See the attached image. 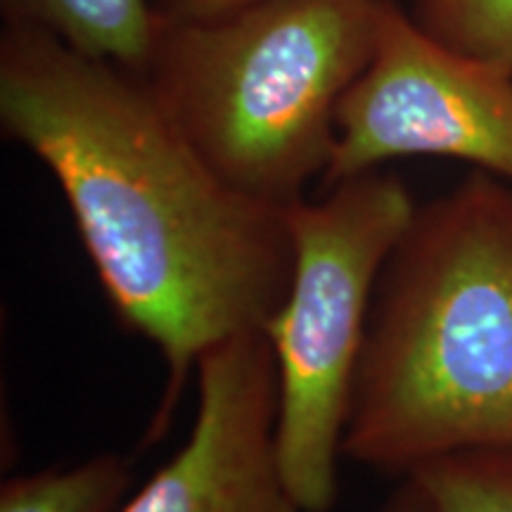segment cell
<instances>
[{
    "mask_svg": "<svg viewBox=\"0 0 512 512\" xmlns=\"http://www.w3.org/2000/svg\"><path fill=\"white\" fill-rule=\"evenodd\" d=\"M197 387L188 439L119 512H306L278 465V370L266 332L209 349Z\"/></svg>",
    "mask_w": 512,
    "mask_h": 512,
    "instance_id": "obj_6",
    "label": "cell"
},
{
    "mask_svg": "<svg viewBox=\"0 0 512 512\" xmlns=\"http://www.w3.org/2000/svg\"><path fill=\"white\" fill-rule=\"evenodd\" d=\"M0 126L60 185L121 323L162 354L159 434L200 358L283 304L287 207L216 174L143 76L38 31L0 36Z\"/></svg>",
    "mask_w": 512,
    "mask_h": 512,
    "instance_id": "obj_1",
    "label": "cell"
},
{
    "mask_svg": "<svg viewBox=\"0 0 512 512\" xmlns=\"http://www.w3.org/2000/svg\"><path fill=\"white\" fill-rule=\"evenodd\" d=\"M411 17L444 48L512 74V0H415Z\"/></svg>",
    "mask_w": 512,
    "mask_h": 512,
    "instance_id": "obj_10",
    "label": "cell"
},
{
    "mask_svg": "<svg viewBox=\"0 0 512 512\" xmlns=\"http://www.w3.org/2000/svg\"><path fill=\"white\" fill-rule=\"evenodd\" d=\"M418 202L382 169L342 178L287 207L294 264L266 323L278 370L275 451L294 501L330 512L339 498L349 403L384 264Z\"/></svg>",
    "mask_w": 512,
    "mask_h": 512,
    "instance_id": "obj_4",
    "label": "cell"
},
{
    "mask_svg": "<svg viewBox=\"0 0 512 512\" xmlns=\"http://www.w3.org/2000/svg\"><path fill=\"white\" fill-rule=\"evenodd\" d=\"M401 157H444L512 185V74L453 53L384 0L370 67L344 95L323 188Z\"/></svg>",
    "mask_w": 512,
    "mask_h": 512,
    "instance_id": "obj_5",
    "label": "cell"
},
{
    "mask_svg": "<svg viewBox=\"0 0 512 512\" xmlns=\"http://www.w3.org/2000/svg\"><path fill=\"white\" fill-rule=\"evenodd\" d=\"M131 482L124 456L98 453L67 467L3 479L0 512H119Z\"/></svg>",
    "mask_w": 512,
    "mask_h": 512,
    "instance_id": "obj_8",
    "label": "cell"
},
{
    "mask_svg": "<svg viewBox=\"0 0 512 512\" xmlns=\"http://www.w3.org/2000/svg\"><path fill=\"white\" fill-rule=\"evenodd\" d=\"M384 0H256L166 19L143 79L216 174L292 207L328 174L337 112L370 67Z\"/></svg>",
    "mask_w": 512,
    "mask_h": 512,
    "instance_id": "obj_3",
    "label": "cell"
},
{
    "mask_svg": "<svg viewBox=\"0 0 512 512\" xmlns=\"http://www.w3.org/2000/svg\"><path fill=\"white\" fill-rule=\"evenodd\" d=\"M375 512H439L430 498L422 494V489L411 477H403V482L392 491V496L384 501Z\"/></svg>",
    "mask_w": 512,
    "mask_h": 512,
    "instance_id": "obj_12",
    "label": "cell"
},
{
    "mask_svg": "<svg viewBox=\"0 0 512 512\" xmlns=\"http://www.w3.org/2000/svg\"><path fill=\"white\" fill-rule=\"evenodd\" d=\"M482 448H512V185L472 171L384 264L344 456L406 477Z\"/></svg>",
    "mask_w": 512,
    "mask_h": 512,
    "instance_id": "obj_2",
    "label": "cell"
},
{
    "mask_svg": "<svg viewBox=\"0 0 512 512\" xmlns=\"http://www.w3.org/2000/svg\"><path fill=\"white\" fill-rule=\"evenodd\" d=\"M256 0H162L159 12L174 22H200L245 8Z\"/></svg>",
    "mask_w": 512,
    "mask_h": 512,
    "instance_id": "obj_11",
    "label": "cell"
},
{
    "mask_svg": "<svg viewBox=\"0 0 512 512\" xmlns=\"http://www.w3.org/2000/svg\"><path fill=\"white\" fill-rule=\"evenodd\" d=\"M5 27L55 38L74 53L145 74L162 12L147 0H0Z\"/></svg>",
    "mask_w": 512,
    "mask_h": 512,
    "instance_id": "obj_7",
    "label": "cell"
},
{
    "mask_svg": "<svg viewBox=\"0 0 512 512\" xmlns=\"http://www.w3.org/2000/svg\"><path fill=\"white\" fill-rule=\"evenodd\" d=\"M406 477L439 512H512V448L453 453Z\"/></svg>",
    "mask_w": 512,
    "mask_h": 512,
    "instance_id": "obj_9",
    "label": "cell"
}]
</instances>
